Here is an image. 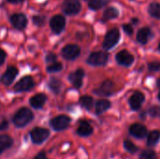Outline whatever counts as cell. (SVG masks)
<instances>
[{
	"label": "cell",
	"mask_w": 160,
	"mask_h": 159,
	"mask_svg": "<svg viewBox=\"0 0 160 159\" xmlns=\"http://www.w3.org/2000/svg\"><path fill=\"white\" fill-rule=\"evenodd\" d=\"M34 118L33 112L28 108L20 109L13 116L12 122L17 127H23L29 124Z\"/></svg>",
	"instance_id": "obj_1"
},
{
	"label": "cell",
	"mask_w": 160,
	"mask_h": 159,
	"mask_svg": "<svg viewBox=\"0 0 160 159\" xmlns=\"http://www.w3.org/2000/svg\"><path fill=\"white\" fill-rule=\"evenodd\" d=\"M49 135H50V131L42 127H35L34 129L30 131L31 140L34 143H37V144H40L44 141H46Z\"/></svg>",
	"instance_id": "obj_2"
},
{
	"label": "cell",
	"mask_w": 160,
	"mask_h": 159,
	"mask_svg": "<svg viewBox=\"0 0 160 159\" xmlns=\"http://www.w3.org/2000/svg\"><path fill=\"white\" fill-rule=\"evenodd\" d=\"M120 38V32L117 28H113L112 30H110L104 39L103 42V47L106 50L112 49L113 46H115L117 44V42L119 41Z\"/></svg>",
	"instance_id": "obj_3"
},
{
	"label": "cell",
	"mask_w": 160,
	"mask_h": 159,
	"mask_svg": "<svg viewBox=\"0 0 160 159\" xmlns=\"http://www.w3.org/2000/svg\"><path fill=\"white\" fill-rule=\"evenodd\" d=\"M109 54L104 52H92L88 59L87 63L92 66H103L108 62Z\"/></svg>",
	"instance_id": "obj_4"
},
{
	"label": "cell",
	"mask_w": 160,
	"mask_h": 159,
	"mask_svg": "<svg viewBox=\"0 0 160 159\" xmlns=\"http://www.w3.org/2000/svg\"><path fill=\"white\" fill-rule=\"evenodd\" d=\"M51 127L54 130H64L70 124V118L67 115H59L51 120Z\"/></svg>",
	"instance_id": "obj_5"
},
{
	"label": "cell",
	"mask_w": 160,
	"mask_h": 159,
	"mask_svg": "<svg viewBox=\"0 0 160 159\" xmlns=\"http://www.w3.org/2000/svg\"><path fill=\"white\" fill-rule=\"evenodd\" d=\"M35 85V82L30 76H25L22 79H21L15 85H14V91L15 92H26L30 89H32Z\"/></svg>",
	"instance_id": "obj_6"
},
{
	"label": "cell",
	"mask_w": 160,
	"mask_h": 159,
	"mask_svg": "<svg viewBox=\"0 0 160 159\" xmlns=\"http://www.w3.org/2000/svg\"><path fill=\"white\" fill-rule=\"evenodd\" d=\"M63 10L66 14L75 15L81 10V4L79 0H65L63 3Z\"/></svg>",
	"instance_id": "obj_7"
},
{
	"label": "cell",
	"mask_w": 160,
	"mask_h": 159,
	"mask_svg": "<svg viewBox=\"0 0 160 159\" xmlns=\"http://www.w3.org/2000/svg\"><path fill=\"white\" fill-rule=\"evenodd\" d=\"M80 52H81V50L79 46L75 44H68L65 46L62 50V55L67 60H74L80 55Z\"/></svg>",
	"instance_id": "obj_8"
},
{
	"label": "cell",
	"mask_w": 160,
	"mask_h": 159,
	"mask_svg": "<svg viewBox=\"0 0 160 159\" xmlns=\"http://www.w3.org/2000/svg\"><path fill=\"white\" fill-rule=\"evenodd\" d=\"M65 25H66V20L61 15H55L51 19L50 26H51V29L52 30V32L55 34L61 33L64 30Z\"/></svg>",
	"instance_id": "obj_9"
},
{
	"label": "cell",
	"mask_w": 160,
	"mask_h": 159,
	"mask_svg": "<svg viewBox=\"0 0 160 159\" xmlns=\"http://www.w3.org/2000/svg\"><path fill=\"white\" fill-rule=\"evenodd\" d=\"M18 74V69L15 67H8L1 77V82L4 85H10Z\"/></svg>",
	"instance_id": "obj_10"
},
{
	"label": "cell",
	"mask_w": 160,
	"mask_h": 159,
	"mask_svg": "<svg viewBox=\"0 0 160 159\" xmlns=\"http://www.w3.org/2000/svg\"><path fill=\"white\" fill-rule=\"evenodd\" d=\"M116 60H117V62L120 65H123V66H126V67H129V66L132 65V63L134 61V57L128 51L123 50V51H120L116 54Z\"/></svg>",
	"instance_id": "obj_11"
},
{
	"label": "cell",
	"mask_w": 160,
	"mask_h": 159,
	"mask_svg": "<svg viewBox=\"0 0 160 159\" xmlns=\"http://www.w3.org/2000/svg\"><path fill=\"white\" fill-rule=\"evenodd\" d=\"M144 101V95L141 92H135L129 98V105L132 110H139Z\"/></svg>",
	"instance_id": "obj_12"
},
{
	"label": "cell",
	"mask_w": 160,
	"mask_h": 159,
	"mask_svg": "<svg viewBox=\"0 0 160 159\" xmlns=\"http://www.w3.org/2000/svg\"><path fill=\"white\" fill-rule=\"evenodd\" d=\"M129 133L135 137V138H139V139H142L147 135V129L143 125L141 124H133L130 127H129Z\"/></svg>",
	"instance_id": "obj_13"
},
{
	"label": "cell",
	"mask_w": 160,
	"mask_h": 159,
	"mask_svg": "<svg viewBox=\"0 0 160 159\" xmlns=\"http://www.w3.org/2000/svg\"><path fill=\"white\" fill-rule=\"evenodd\" d=\"M84 77V71L82 69H77L75 72L69 75V81L72 85L76 88H80L82 84V80Z\"/></svg>",
	"instance_id": "obj_14"
},
{
	"label": "cell",
	"mask_w": 160,
	"mask_h": 159,
	"mask_svg": "<svg viewBox=\"0 0 160 159\" xmlns=\"http://www.w3.org/2000/svg\"><path fill=\"white\" fill-rule=\"evenodd\" d=\"M10 21H11L12 25L17 29H23L27 23L26 17L21 13H16V14L12 15L10 18Z\"/></svg>",
	"instance_id": "obj_15"
},
{
	"label": "cell",
	"mask_w": 160,
	"mask_h": 159,
	"mask_svg": "<svg viewBox=\"0 0 160 159\" xmlns=\"http://www.w3.org/2000/svg\"><path fill=\"white\" fill-rule=\"evenodd\" d=\"M77 133L82 137H87L93 133V127L87 121H81L79 123Z\"/></svg>",
	"instance_id": "obj_16"
},
{
	"label": "cell",
	"mask_w": 160,
	"mask_h": 159,
	"mask_svg": "<svg viewBox=\"0 0 160 159\" xmlns=\"http://www.w3.org/2000/svg\"><path fill=\"white\" fill-rule=\"evenodd\" d=\"M46 99H47V97L44 94H38L31 97L29 103H30L31 107H33L35 109H41L43 107V105L45 104Z\"/></svg>",
	"instance_id": "obj_17"
},
{
	"label": "cell",
	"mask_w": 160,
	"mask_h": 159,
	"mask_svg": "<svg viewBox=\"0 0 160 159\" xmlns=\"http://www.w3.org/2000/svg\"><path fill=\"white\" fill-rule=\"evenodd\" d=\"M113 88H114L113 83L111 81H106L103 83H101V85L96 92L97 94L101 96H109L113 92Z\"/></svg>",
	"instance_id": "obj_18"
},
{
	"label": "cell",
	"mask_w": 160,
	"mask_h": 159,
	"mask_svg": "<svg viewBox=\"0 0 160 159\" xmlns=\"http://www.w3.org/2000/svg\"><path fill=\"white\" fill-rule=\"evenodd\" d=\"M152 33H151V30L147 27H144V28H142L139 32H138V35H137V40L142 43V44H146L147 41L149 40L150 37H151Z\"/></svg>",
	"instance_id": "obj_19"
},
{
	"label": "cell",
	"mask_w": 160,
	"mask_h": 159,
	"mask_svg": "<svg viewBox=\"0 0 160 159\" xmlns=\"http://www.w3.org/2000/svg\"><path fill=\"white\" fill-rule=\"evenodd\" d=\"M13 143L12 139L8 135H0V154L10 148Z\"/></svg>",
	"instance_id": "obj_20"
},
{
	"label": "cell",
	"mask_w": 160,
	"mask_h": 159,
	"mask_svg": "<svg viewBox=\"0 0 160 159\" xmlns=\"http://www.w3.org/2000/svg\"><path fill=\"white\" fill-rule=\"evenodd\" d=\"M111 107V102L107 99H100L96 103V112L101 114Z\"/></svg>",
	"instance_id": "obj_21"
},
{
	"label": "cell",
	"mask_w": 160,
	"mask_h": 159,
	"mask_svg": "<svg viewBox=\"0 0 160 159\" xmlns=\"http://www.w3.org/2000/svg\"><path fill=\"white\" fill-rule=\"evenodd\" d=\"M160 140V132L158 130H154L152 131L147 138V144L149 146H154L156 145L158 141Z\"/></svg>",
	"instance_id": "obj_22"
},
{
	"label": "cell",
	"mask_w": 160,
	"mask_h": 159,
	"mask_svg": "<svg viewBox=\"0 0 160 159\" xmlns=\"http://www.w3.org/2000/svg\"><path fill=\"white\" fill-rule=\"evenodd\" d=\"M148 11L150 13V15L154 18H157V19H160V4L159 3H157V2H154V3H151L150 6H149V8H148Z\"/></svg>",
	"instance_id": "obj_23"
},
{
	"label": "cell",
	"mask_w": 160,
	"mask_h": 159,
	"mask_svg": "<svg viewBox=\"0 0 160 159\" xmlns=\"http://www.w3.org/2000/svg\"><path fill=\"white\" fill-rule=\"evenodd\" d=\"M117 16H118V10L116 8H114V7H109L104 11L102 20L103 21H108V20L116 18Z\"/></svg>",
	"instance_id": "obj_24"
},
{
	"label": "cell",
	"mask_w": 160,
	"mask_h": 159,
	"mask_svg": "<svg viewBox=\"0 0 160 159\" xmlns=\"http://www.w3.org/2000/svg\"><path fill=\"white\" fill-rule=\"evenodd\" d=\"M49 87L53 93L58 94L60 92V88H61V82L56 78H52L49 82Z\"/></svg>",
	"instance_id": "obj_25"
},
{
	"label": "cell",
	"mask_w": 160,
	"mask_h": 159,
	"mask_svg": "<svg viewBox=\"0 0 160 159\" xmlns=\"http://www.w3.org/2000/svg\"><path fill=\"white\" fill-rule=\"evenodd\" d=\"M80 103L84 109L90 110L92 108V106H93V98L91 97H88V96H83V97H81Z\"/></svg>",
	"instance_id": "obj_26"
},
{
	"label": "cell",
	"mask_w": 160,
	"mask_h": 159,
	"mask_svg": "<svg viewBox=\"0 0 160 159\" xmlns=\"http://www.w3.org/2000/svg\"><path fill=\"white\" fill-rule=\"evenodd\" d=\"M108 2L109 0H91L89 2V7L92 9H99L107 5Z\"/></svg>",
	"instance_id": "obj_27"
},
{
	"label": "cell",
	"mask_w": 160,
	"mask_h": 159,
	"mask_svg": "<svg viewBox=\"0 0 160 159\" xmlns=\"http://www.w3.org/2000/svg\"><path fill=\"white\" fill-rule=\"evenodd\" d=\"M139 159H157V155L152 150H146L141 154Z\"/></svg>",
	"instance_id": "obj_28"
},
{
	"label": "cell",
	"mask_w": 160,
	"mask_h": 159,
	"mask_svg": "<svg viewBox=\"0 0 160 159\" xmlns=\"http://www.w3.org/2000/svg\"><path fill=\"white\" fill-rule=\"evenodd\" d=\"M61 69H62V64L59 63V62H54V63H52V65H50V66L47 67V70H48L49 72H52V73H53V72H58V71H60Z\"/></svg>",
	"instance_id": "obj_29"
},
{
	"label": "cell",
	"mask_w": 160,
	"mask_h": 159,
	"mask_svg": "<svg viewBox=\"0 0 160 159\" xmlns=\"http://www.w3.org/2000/svg\"><path fill=\"white\" fill-rule=\"evenodd\" d=\"M124 146L125 148L129 152V153H135L138 151V148L134 145V143H132L130 141H125V143H124Z\"/></svg>",
	"instance_id": "obj_30"
},
{
	"label": "cell",
	"mask_w": 160,
	"mask_h": 159,
	"mask_svg": "<svg viewBox=\"0 0 160 159\" xmlns=\"http://www.w3.org/2000/svg\"><path fill=\"white\" fill-rule=\"evenodd\" d=\"M148 68L150 71H158L160 70V62L159 61H154L149 63Z\"/></svg>",
	"instance_id": "obj_31"
},
{
	"label": "cell",
	"mask_w": 160,
	"mask_h": 159,
	"mask_svg": "<svg viewBox=\"0 0 160 159\" xmlns=\"http://www.w3.org/2000/svg\"><path fill=\"white\" fill-rule=\"evenodd\" d=\"M33 21H34V23H35V24L40 26V25H42V24L44 23L45 18H44V17H41V16H35L34 19H33Z\"/></svg>",
	"instance_id": "obj_32"
},
{
	"label": "cell",
	"mask_w": 160,
	"mask_h": 159,
	"mask_svg": "<svg viewBox=\"0 0 160 159\" xmlns=\"http://www.w3.org/2000/svg\"><path fill=\"white\" fill-rule=\"evenodd\" d=\"M123 29H124V31H125L128 35H129V36H131V35L133 34V27H132L130 24H124V25H123Z\"/></svg>",
	"instance_id": "obj_33"
},
{
	"label": "cell",
	"mask_w": 160,
	"mask_h": 159,
	"mask_svg": "<svg viewBox=\"0 0 160 159\" xmlns=\"http://www.w3.org/2000/svg\"><path fill=\"white\" fill-rule=\"evenodd\" d=\"M150 114L152 116H158V115H160V108L159 107H153L150 109Z\"/></svg>",
	"instance_id": "obj_34"
},
{
	"label": "cell",
	"mask_w": 160,
	"mask_h": 159,
	"mask_svg": "<svg viewBox=\"0 0 160 159\" xmlns=\"http://www.w3.org/2000/svg\"><path fill=\"white\" fill-rule=\"evenodd\" d=\"M8 127V121L7 119H3L1 122H0V131L1 130H5L7 129Z\"/></svg>",
	"instance_id": "obj_35"
},
{
	"label": "cell",
	"mask_w": 160,
	"mask_h": 159,
	"mask_svg": "<svg viewBox=\"0 0 160 159\" xmlns=\"http://www.w3.org/2000/svg\"><path fill=\"white\" fill-rule=\"evenodd\" d=\"M55 60H56V55L53 54V53H49L46 56V61L47 62H52V63H54Z\"/></svg>",
	"instance_id": "obj_36"
},
{
	"label": "cell",
	"mask_w": 160,
	"mask_h": 159,
	"mask_svg": "<svg viewBox=\"0 0 160 159\" xmlns=\"http://www.w3.org/2000/svg\"><path fill=\"white\" fill-rule=\"evenodd\" d=\"M5 58H6V53L3 50L0 49V65H2L5 61Z\"/></svg>",
	"instance_id": "obj_37"
},
{
	"label": "cell",
	"mask_w": 160,
	"mask_h": 159,
	"mask_svg": "<svg viewBox=\"0 0 160 159\" xmlns=\"http://www.w3.org/2000/svg\"><path fill=\"white\" fill-rule=\"evenodd\" d=\"M34 159H48V158H47V157H46L45 153L41 152V153H39L38 155H37V156H36V157H35Z\"/></svg>",
	"instance_id": "obj_38"
},
{
	"label": "cell",
	"mask_w": 160,
	"mask_h": 159,
	"mask_svg": "<svg viewBox=\"0 0 160 159\" xmlns=\"http://www.w3.org/2000/svg\"><path fill=\"white\" fill-rule=\"evenodd\" d=\"M8 2H10V3H21V2H22L23 0H8Z\"/></svg>",
	"instance_id": "obj_39"
},
{
	"label": "cell",
	"mask_w": 160,
	"mask_h": 159,
	"mask_svg": "<svg viewBox=\"0 0 160 159\" xmlns=\"http://www.w3.org/2000/svg\"><path fill=\"white\" fill-rule=\"evenodd\" d=\"M137 20H138V19H133V22H135V23H136V22H138L139 21H137Z\"/></svg>",
	"instance_id": "obj_40"
},
{
	"label": "cell",
	"mask_w": 160,
	"mask_h": 159,
	"mask_svg": "<svg viewBox=\"0 0 160 159\" xmlns=\"http://www.w3.org/2000/svg\"><path fill=\"white\" fill-rule=\"evenodd\" d=\"M158 86H159V87H160V79H159V80H158Z\"/></svg>",
	"instance_id": "obj_41"
},
{
	"label": "cell",
	"mask_w": 160,
	"mask_h": 159,
	"mask_svg": "<svg viewBox=\"0 0 160 159\" xmlns=\"http://www.w3.org/2000/svg\"><path fill=\"white\" fill-rule=\"evenodd\" d=\"M158 98H159V100H160V92H159V94H158Z\"/></svg>",
	"instance_id": "obj_42"
},
{
	"label": "cell",
	"mask_w": 160,
	"mask_h": 159,
	"mask_svg": "<svg viewBox=\"0 0 160 159\" xmlns=\"http://www.w3.org/2000/svg\"><path fill=\"white\" fill-rule=\"evenodd\" d=\"M158 48H159V50H160V42H159V46H158Z\"/></svg>",
	"instance_id": "obj_43"
}]
</instances>
